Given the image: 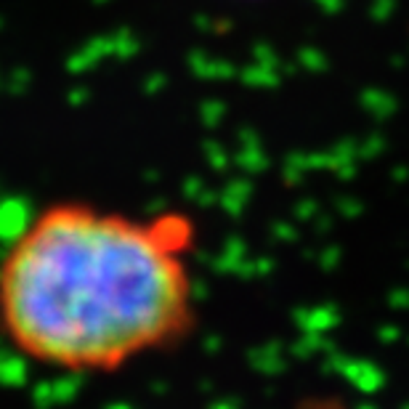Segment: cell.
<instances>
[{
  "instance_id": "cell-2",
  "label": "cell",
  "mask_w": 409,
  "mask_h": 409,
  "mask_svg": "<svg viewBox=\"0 0 409 409\" xmlns=\"http://www.w3.org/2000/svg\"><path fill=\"white\" fill-rule=\"evenodd\" d=\"M303 409H351L343 399L338 396H322V399H311L306 401V407Z\"/></svg>"
},
{
  "instance_id": "cell-1",
  "label": "cell",
  "mask_w": 409,
  "mask_h": 409,
  "mask_svg": "<svg viewBox=\"0 0 409 409\" xmlns=\"http://www.w3.org/2000/svg\"><path fill=\"white\" fill-rule=\"evenodd\" d=\"M197 218L61 197L0 253V338L27 364L101 378L178 348L199 314Z\"/></svg>"
}]
</instances>
